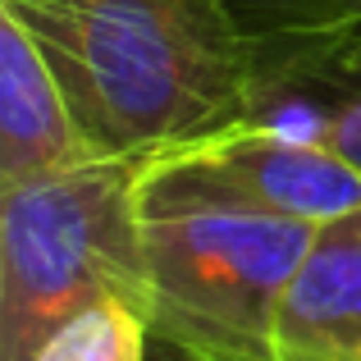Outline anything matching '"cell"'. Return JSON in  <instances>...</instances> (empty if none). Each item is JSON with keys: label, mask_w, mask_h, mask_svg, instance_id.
Segmentation results:
<instances>
[{"label": "cell", "mask_w": 361, "mask_h": 361, "mask_svg": "<svg viewBox=\"0 0 361 361\" xmlns=\"http://www.w3.org/2000/svg\"><path fill=\"white\" fill-rule=\"evenodd\" d=\"M101 160L23 18L0 5V192Z\"/></svg>", "instance_id": "8992f818"}, {"label": "cell", "mask_w": 361, "mask_h": 361, "mask_svg": "<svg viewBox=\"0 0 361 361\" xmlns=\"http://www.w3.org/2000/svg\"><path fill=\"white\" fill-rule=\"evenodd\" d=\"M137 178L142 156H106L0 192V361H32L101 298L147 316Z\"/></svg>", "instance_id": "7a4b0ae2"}, {"label": "cell", "mask_w": 361, "mask_h": 361, "mask_svg": "<svg viewBox=\"0 0 361 361\" xmlns=\"http://www.w3.org/2000/svg\"><path fill=\"white\" fill-rule=\"evenodd\" d=\"M320 224L261 211H142L156 338L202 361H274V316Z\"/></svg>", "instance_id": "3957f363"}, {"label": "cell", "mask_w": 361, "mask_h": 361, "mask_svg": "<svg viewBox=\"0 0 361 361\" xmlns=\"http://www.w3.org/2000/svg\"><path fill=\"white\" fill-rule=\"evenodd\" d=\"M274 361H361V211L316 229L274 316Z\"/></svg>", "instance_id": "52a82bcc"}, {"label": "cell", "mask_w": 361, "mask_h": 361, "mask_svg": "<svg viewBox=\"0 0 361 361\" xmlns=\"http://www.w3.org/2000/svg\"><path fill=\"white\" fill-rule=\"evenodd\" d=\"M137 202L142 211L224 206L329 224L361 211V169L316 142L229 123L211 137L142 156Z\"/></svg>", "instance_id": "277c9868"}, {"label": "cell", "mask_w": 361, "mask_h": 361, "mask_svg": "<svg viewBox=\"0 0 361 361\" xmlns=\"http://www.w3.org/2000/svg\"><path fill=\"white\" fill-rule=\"evenodd\" d=\"M247 32H307L361 18V0H229Z\"/></svg>", "instance_id": "9c48e42d"}, {"label": "cell", "mask_w": 361, "mask_h": 361, "mask_svg": "<svg viewBox=\"0 0 361 361\" xmlns=\"http://www.w3.org/2000/svg\"><path fill=\"white\" fill-rule=\"evenodd\" d=\"M147 361H202V357H192V353H183L178 343H165V338L151 334V357Z\"/></svg>", "instance_id": "30bf717a"}, {"label": "cell", "mask_w": 361, "mask_h": 361, "mask_svg": "<svg viewBox=\"0 0 361 361\" xmlns=\"http://www.w3.org/2000/svg\"><path fill=\"white\" fill-rule=\"evenodd\" d=\"M106 156H156L247 115L256 42L229 0H0Z\"/></svg>", "instance_id": "6da1fadb"}, {"label": "cell", "mask_w": 361, "mask_h": 361, "mask_svg": "<svg viewBox=\"0 0 361 361\" xmlns=\"http://www.w3.org/2000/svg\"><path fill=\"white\" fill-rule=\"evenodd\" d=\"M256 78L238 123L288 133L361 169V18L307 32H252Z\"/></svg>", "instance_id": "5b68a950"}, {"label": "cell", "mask_w": 361, "mask_h": 361, "mask_svg": "<svg viewBox=\"0 0 361 361\" xmlns=\"http://www.w3.org/2000/svg\"><path fill=\"white\" fill-rule=\"evenodd\" d=\"M151 325L133 302L101 298L64 320L32 361H147Z\"/></svg>", "instance_id": "ba28073f"}]
</instances>
